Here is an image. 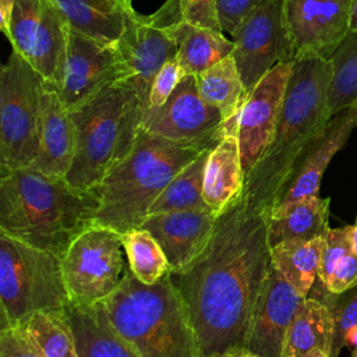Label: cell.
<instances>
[{
  "label": "cell",
  "instance_id": "cell-1",
  "mask_svg": "<svg viewBox=\"0 0 357 357\" xmlns=\"http://www.w3.org/2000/svg\"><path fill=\"white\" fill-rule=\"evenodd\" d=\"M271 268L266 213L243 192L216 218L206 247L184 268L169 272L188 311L201 357L243 349Z\"/></svg>",
  "mask_w": 357,
  "mask_h": 357
},
{
  "label": "cell",
  "instance_id": "cell-2",
  "mask_svg": "<svg viewBox=\"0 0 357 357\" xmlns=\"http://www.w3.org/2000/svg\"><path fill=\"white\" fill-rule=\"evenodd\" d=\"M331 78L329 59L293 61L273 135L244 181L245 198L265 213L276 204L301 155L332 119L328 106Z\"/></svg>",
  "mask_w": 357,
  "mask_h": 357
},
{
  "label": "cell",
  "instance_id": "cell-3",
  "mask_svg": "<svg viewBox=\"0 0 357 357\" xmlns=\"http://www.w3.org/2000/svg\"><path fill=\"white\" fill-rule=\"evenodd\" d=\"M98 205L96 191H79L66 177L33 167L0 173V233L60 258L95 225Z\"/></svg>",
  "mask_w": 357,
  "mask_h": 357
},
{
  "label": "cell",
  "instance_id": "cell-4",
  "mask_svg": "<svg viewBox=\"0 0 357 357\" xmlns=\"http://www.w3.org/2000/svg\"><path fill=\"white\" fill-rule=\"evenodd\" d=\"M99 304L138 357H201L188 311L169 273L145 284L128 266L117 289Z\"/></svg>",
  "mask_w": 357,
  "mask_h": 357
},
{
  "label": "cell",
  "instance_id": "cell-5",
  "mask_svg": "<svg viewBox=\"0 0 357 357\" xmlns=\"http://www.w3.org/2000/svg\"><path fill=\"white\" fill-rule=\"evenodd\" d=\"M202 152L139 127L131 152L96 188L99 205L95 225L121 234L139 227L167 184Z\"/></svg>",
  "mask_w": 357,
  "mask_h": 357
},
{
  "label": "cell",
  "instance_id": "cell-6",
  "mask_svg": "<svg viewBox=\"0 0 357 357\" xmlns=\"http://www.w3.org/2000/svg\"><path fill=\"white\" fill-rule=\"evenodd\" d=\"M145 103L130 81L116 82L71 110L75 153L66 174L79 191H96L106 174L131 152Z\"/></svg>",
  "mask_w": 357,
  "mask_h": 357
},
{
  "label": "cell",
  "instance_id": "cell-7",
  "mask_svg": "<svg viewBox=\"0 0 357 357\" xmlns=\"http://www.w3.org/2000/svg\"><path fill=\"white\" fill-rule=\"evenodd\" d=\"M61 258L0 233V329L68 305Z\"/></svg>",
  "mask_w": 357,
  "mask_h": 357
},
{
  "label": "cell",
  "instance_id": "cell-8",
  "mask_svg": "<svg viewBox=\"0 0 357 357\" xmlns=\"http://www.w3.org/2000/svg\"><path fill=\"white\" fill-rule=\"evenodd\" d=\"M45 79L11 52L0 71V173L31 167L39 149Z\"/></svg>",
  "mask_w": 357,
  "mask_h": 357
},
{
  "label": "cell",
  "instance_id": "cell-9",
  "mask_svg": "<svg viewBox=\"0 0 357 357\" xmlns=\"http://www.w3.org/2000/svg\"><path fill=\"white\" fill-rule=\"evenodd\" d=\"M121 233L92 225L79 233L61 257L68 300L75 305H96L121 283L128 261Z\"/></svg>",
  "mask_w": 357,
  "mask_h": 357
},
{
  "label": "cell",
  "instance_id": "cell-10",
  "mask_svg": "<svg viewBox=\"0 0 357 357\" xmlns=\"http://www.w3.org/2000/svg\"><path fill=\"white\" fill-rule=\"evenodd\" d=\"M68 33L70 26L54 0H15L4 32L13 52L56 88L64 77Z\"/></svg>",
  "mask_w": 357,
  "mask_h": 357
},
{
  "label": "cell",
  "instance_id": "cell-11",
  "mask_svg": "<svg viewBox=\"0 0 357 357\" xmlns=\"http://www.w3.org/2000/svg\"><path fill=\"white\" fill-rule=\"evenodd\" d=\"M233 59L247 93L273 67L294 61L287 0H262L231 32Z\"/></svg>",
  "mask_w": 357,
  "mask_h": 357
},
{
  "label": "cell",
  "instance_id": "cell-12",
  "mask_svg": "<svg viewBox=\"0 0 357 357\" xmlns=\"http://www.w3.org/2000/svg\"><path fill=\"white\" fill-rule=\"evenodd\" d=\"M141 127L169 141L199 148H213L225 135L222 113L198 92L197 77L184 75L165 103L144 112Z\"/></svg>",
  "mask_w": 357,
  "mask_h": 357
},
{
  "label": "cell",
  "instance_id": "cell-13",
  "mask_svg": "<svg viewBox=\"0 0 357 357\" xmlns=\"http://www.w3.org/2000/svg\"><path fill=\"white\" fill-rule=\"evenodd\" d=\"M120 81L126 74L116 45L70 29L64 77L57 88L66 107L73 110Z\"/></svg>",
  "mask_w": 357,
  "mask_h": 357
},
{
  "label": "cell",
  "instance_id": "cell-14",
  "mask_svg": "<svg viewBox=\"0 0 357 357\" xmlns=\"http://www.w3.org/2000/svg\"><path fill=\"white\" fill-rule=\"evenodd\" d=\"M291 67L293 61L273 67L247 93L238 112L234 135L238 141L245 176L261 159L273 135Z\"/></svg>",
  "mask_w": 357,
  "mask_h": 357
},
{
  "label": "cell",
  "instance_id": "cell-15",
  "mask_svg": "<svg viewBox=\"0 0 357 357\" xmlns=\"http://www.w3.org/2000/svg\"><path fill=\"white\" fill-rule=\"evenodd\" d=\"M354 0H287L294 60L331 59L350 32Z\"/></svg>",
  "mask_w": 357,
  "mask_h": 357
},
{
  "label": "cell",
  "instance_id": "cell-16",
  "mask_svg": "<svg viewBox=\"0 0 357 357\" xmlns=\"http://www.w3.org/2000/svg\"><path fill=\"white\" fill-rule=\"evenodd\" d=\"M116 49L124 67L126 79L135 86L148 107L153 78L177 54L176 40L167 29L152 22L149 15H142L130 8Z\"/></svg>",
  "mask_w": 357,
  "mask_h": 357
},
{
  "label": "cell",
  "instance_id": "cell-17",
  "mask_svg": "<svg viewBox=\"0 0 357 357\" xmlns=\"http://www.w3.org/2000/svg\"><path fill=\"white\" fill-rule=\"evenodd\" d=\"M304 298L272 265L243 349L262 357H280L287 328Z\"/></svg>",
  "mask_w": 357,
  "mask_h": 357
},
{
  "label": "cell",
  "instance_id": "cell-18",
  "mask_svg": "<svg viewBox=\"0 0 357 357\" xmlns=\"http://www.w3.org/2000/svg\"><path fill=\"white\" fill-rule=\"evenodd\" d=\"M356 127L357 100L332 116L324 134L315 139L298 159L286 187L273 206L318 195L321 180L329 162L346 144Z\"/></svg>",
  "mask_w": 357,
  "mask_h": 357
},
{
  "label": "cell",
  "instance_id": "cell-19",
  "mask_svg": "<svg viewBox=\"0 0 357 357\" xmlns=\"http://www.w3.org/2000/svg\"><path fill=\"white\" fill-rule=\"evenodd\" d=\"M216 216L208 209H187L149 215L139 225L159 243L170 271L190 264L208 244Z\"/></svg>",
  "mask_w": 357,
  "mask_h": 357
},
{
  "label": "cell",
  "instance_id": "cell-20",
  "mask_svg": "<svg viewBox=\"0 0 357 357\" xmlns=\"http://www.w3.org/2000/svg\"><path fill=\"white\" fill-rule=\"evenodd\" d=\"M75 153V126L71 110L63 103L56 86L45 82L40 91L39 149L33 169L66 177Z\"/></svg>",
  "mask_w": 357,
  "mask_h": 357
},
{
  "label": "cell",
  "instance_id": "cell-21",
  "mask_svg": "<svg viewBox=\"0 0 357 357\" xmlns=\"http://www.w3.org/2000/svg\"><path fill=\"white\" fill-rule=\"evenodd\" d=\"M245 173L237 137L226 134L211 151L204 172L202 195L208 209L218 218L244 191Z\"/></svg>",
  "mask_w": 357,
  "mask_h": 357
},
{
  "label": "cell",
  "instance_id": "cell-22",
  "mask_svg": "<svg viewBox=\"0 0 357 357\" xmlns=\"http://www.w3.org/2000/svg\"><path fill=\"white\" fill-rule=\"evenodd\" d=\"M329 198L311 195L273 206L266 213L269 245L325 237L329 230Z\"/></svg>",
  "mask_w": 357,
  "mask_h": 357
},
{
  "label": "cell",
  "instance_id": "cell-23",
  "mask_svg": "<svg viewBox=\"0 0 357 357\" xmlns=\"http://www.w3.org/2000/svg\"><path fill=\"white\" fill-rule=\"evenodd\" d=\"M79 357H138L131 346L116 332L103 307H66Z\"/></svg>",
  "mask_w": 357,
  "mask_h": 357
},
{
  "label": "cell",
  "instance_id": "cell-24",
  "mask_svg": "<svg viewBox=\"0 0 357 357\" xmlns=\"http://www.w3.org/2000/svg\"><path fill=\"white\" fill-rule=\"evenodd\" d=\"M70 29L106 45H116L126 26L127 11L117 0H54Z\"/></svg>",
  "mask_w": 357,
  "mask_h": 357
},
{
  "label": "cell",
  "instance_id": "cell-25",
  "mask_svg": "<svg viewBox=\"0 0 357 357\" xmlns=\"http://www.w3.org/2000/svg\"><path fill=\"white\" fill-rule=\"evenodd\" d=\"M333 318L331 308L317 297H305L290 322L280 357H307L314 351L331 356Z\"/></svg>",
  "mask_w": 357,
  "mask_h": 357
},
{
  "label": "cell",
  "instance_id": "cell-26",
  "mask_svg": "<svg viewBox=\"0 0 357 357\" xmlns=\"http://www.w3.org/2000/svg\"><path fill=\"white\" fill-rule=\"evenodd\" d=\"M177 45L176 59L185 75H198L215 63L230 56L234 49L233 40L225 38L223 32L178 22L165 28Z\"/></svg>",
  "mask_w": 357,
  "mask_h": 357
},
{
  "label": "cell",
  "instance_id": "cell-27",
  "mask_svg": "<svg viewBox=\"0 0 357 357\" xmlns=\"http://www.w3.org/2000/svg\"><path fill=\"white\" fill-rule=\"evenodd\" d=\"M195 77L199 95L222 113L226 134L234 135L236 119L247 98V91L233 56L222 59Z\"/></svg>",
  "mask_w": 357,
  "mask_h": 357
},
{
  "label": "cell",
  "instance_id": "cell-28",
  "mask_svg": "<svg viewBox=\"0 0 357 357\" xmlns=\"http://www.w3.org/2000/svg\"><path fill=\"white\" fill-rule=\"evenodd\" d=\"M324 237L289 240L271 247L272 265L303 296L307 297L318 278Z\"/></svg>",
  "mask_w": 357,
  "mask_h": 357
},
{
  "label": "cell",
  "instance_id": "cell-29",
  "mask_svg": "<svg viewBox=\"0 0 357 357\" xmlns=\"http://www.w3.org/2000/svg\"><path fill=\"white\" fill-rule=\"evenodd\" d=\"M211 149L204 151L178 174L174 176V178L167 184V187L151 206L148 216L174 211L208 208L204 201L202 187L205 165Z\"/></svg>",
  "mask_w": 357,
  "mask_h": 357
},
{
  "label": "cell",
  "instance_id": "cell-30",
  "mask_svg": "<svg viewBox=\"0 0 357 357\" xmlns=\"http://www.w3.org/2000/svg\"><path fill=\"white\" fill-rule=\"evenodd\" d=\"M22 325L46 357H79L66 310L35 312Z\"/></svg>",
  "mask_w": 357,
  "mask_h": 357
},
{
  "label": "cell",
  "instance_id": "cell-31",
  "mask_svg": "<svg viewBox=\"0 0 357 357\" xmlns=\"http://www.w3.org/2000/svg\"><path fill=\"white\" fill-rule=\"evenodd\" d=\"M121 237L130 271L139 282L153 284L170 272L165 252L146 229H131Z\"/></svg>",
  "mask_w": 357,
  "mask_h": 357
},
{
  "label": "cell",
  "instance_id": "cell-32",
  "mask_svg": "<svg viewBox=\"0 0 357 357\" xmlns=\"http://www.w3.org/2000/svg\"><path fill=\"white\" fill-rule=\"evenodd\" d=\"M332 78L328 89V106L335 116L357 100V29L350 31L329 59Z\"/></svg>",
  "mask_w": 357,
  "mask_h": 357
},
{
  "label": "cell",
  "instance_id": "cell-33",
  "mask_svg": "<svg viewBox=\"0 0 357 357\" xmlns=\"http://www.w3.org/2000/svg\"><path fill=\"white\" fill-rule=\"evenodd\" d=\"M149 18L162 28L178 22H188L223 32L218 17L216 0H166Z\"/></svg>",
  "mask_w": 357,
  "mask_h": 357
},
{
  "label": "cell",
  "instance_id": "cell-34",
  "mask_svg": "<svg viewBox=\"0 0 357 357\" xmlns=\"http://www.w3.org/2000/svg\"><path fill=\"white\" fill-rule=\"evenodd\" d=\"M321 301H324L332 312L333 337L331 357H337L340 350L346 346L347 336L357 328V286L353 287L351 293L344 291L342 294H332L326 290V297Z\"/></svg>",
  "mask_w": 357,
  "mask_h": 357
},
{
  "label": "cell",
  "instance_id": "cell-35",
  "mask_svg": "<svg viewBox=\"0 0 357 357\" xmlns=\"http://www.w3.org/2000/svg\"><path fill=\"white\" fill-rule=\"evenodd\" d=\"M324 251L321 257V265L318 271V279L321 284H325L332 273L336 262L349 251H351L350 244V226L331 229L325 234Z\"/></svg>",
  "mask_w": 357,
  "mask_h": 357
},
{
  "label": "cell",
  "instance_id": "cell-36",
  "mask_svg": "<svg viewBox=\"0 0 357 357\" xmlns=\"http://www.w3.org/2000/svg\"><path fill=\"white\" fill-rule=\"evenodd\" d=\"M0 357H46L24 325L0 329Z\"/></svg>",
  "mask_w": 357,
  "mask_h": 357
},
{
  "label": "cell",
  "instance_id": "cell-37",
  "mask_svg": "<svg viewBox=\"0 0 357 357\" xmlns=\"http://www.w3.org/2000/svg\"><path fill=\"white\" fill-rule=\"evenodd\" d=\"M184 71L177 61V59L169 60L156 74V77L152 81L151 92L148 98V107H156L160 106L167 100V98L173 93L181 78L184 77Z\"/></svg>",
  "mask_w": 357,
  "mask_h": 357
},
{
  "label": "cell",
  "instance_id": "cell-38",
  "mask_svg": "<svg viewBox=\"0 0 357 357\" xmlns=\"http://www.w3.org/2000/svg\"><path fill=\"white\" fill-rule=\"evenodd\" d=\"M332 294H342L357 286V255L353 251L344 254L333 266L332 273L325 284Z\"/></svg>",
  "mask_w": 357,
  "mask_h": 357
},
{
  "label": "cell",
  "instance_id": "cell-39",
  "mask_svg": "<svg viewBox=\"0 0 357 357\" xmlns=\"http://www.w3.org/2000/svg\"><path fill=\"white\" fill-rule=\"evenodd\" d=\"M262 0H216L218 17L223 32L231 35L240 21Z\"/></svg>",
  "mask_w": 357,
  "mask_h": 357
},
{
  "label": "cell",
  "instance_id": "cell-40",
  "mask_svg": "<svg viewBox=\"0 0 357 357\" xmlns=\"http://www.w3.org/2000/svg\"><path fill=\"white\" fill-rule=\"evenodd\" d=\"M15 0H0V29L4 33L7 31Z\"/></svg>",
  "mask_w": 357,
  "mask_h": 357
},
{
  "label": "cell",
  "instance_id": "cell-41",
  "mask_svg": "<svg viewBox=\"0 0 357 357\" xmlns=\"http://www.w3.org/2000/svg\"><path fill=\"white\" fill-rule=\"evenodd\" d=\"M346 346L351 350L350 357H357V328L347 336Z\"/></svg>",
  "mask_w": 357,
  "mask_h": 357
},
{
  "label": "cell",
  "instance_id": "cell-42",
  "mask_svg": "<svg viewBox=\"0 0 357 357\" xmlns=\"http://www.w3.org/2000/svg\"><path fill=\"white\" fill-rule=\"evenodd\" d=\"M350 244L351 251L357 255V219L353 225H350Z\"/></svg>",
  "mask_w": 357,
  "mask_h": 357
},
{
  "label": "cell",
  "instance_id": "cell-43",
  "mask_svg": "<svg viewBox=\"0 0 357 357\" xmlns=\"http://www.w3.org/2000/svg\"><path fill=\"white\" fill-rule=\"evenodd\" d=\"M223 357H262V356H258V354L250 353V351H247V350H244V349H240V350H236V351H233V353H229V354H226V356H223Z\"/></svg>",
  "mask_w": 357,
  "mask_h": 357
},
{
  "label": "cell",
  "instance_id": "cell-44",
  "mask_svg": "<svg viewBox=\"0 0 357 357\" xmlns=\"http://www.w3.org/2000/svg\"><path fill=\"white\" fill-rule=\"evenodd\" d=\"M357 29V0L353 1V10H351V22H350V31Z\"/></svg>",
  "mask_w": 357,
  "mask_h": 357
},
{
  "label": "cell",
  "instance_id": "cell-45",
  "mask_svg": "<svg viewBox=\"0 0 357 357\" xmlns=\"http://www.w3.org/2000/svg\"><path fill=\"white\" fill-rule=\"evenodd\" d=\"M307 357H331L328 353H325V351H321V350H318V351H314V353H311L310 356H307Z\"/></svg>",
  "mask_w": 357,
  "mask_h": 357
},
{
  "label": "cell",
  "instance_id": "cell-46",
  "mask_svg": "<svg viewBox=\"0 0 357 357\" xmlns=\"http://www.w3.org/2000/svg\"><path fill=\"white\" fill-rule=\"evenodd\" d=\"M117 1H120L126 7H132V0H117Z\"/></svg>",
  "mask_w": 357,
  "mask_h": 357
},
{
  "label": "cell",
  "instance_id": "cell-47",
  "mask_svg": "<svg viewBox=\"0 0 357 357\" xmlns=\"http://www.w3.org/2000/svg\"><path fill=\"white\" fill-rule=\"evenodd\" d=\"M213 357H223V356H213Z\"/></svg>",
  "mask_w": 357,
  "mask_h": 357
}]
</instances>
